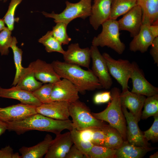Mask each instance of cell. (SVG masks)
Instances as JSON below:
<instances>
[{"instance_id": "cell-44", "label": "cell", "mask_w": 158, "mask_h": 158, "mask_svg": "<svg viewBox=\"0 0 158 158\" xmlns=\"http://www.w3.org/2000/svg\"><path fill=\"white\" fill-rule=\"evenodd\" d=\"M150 32L153 36L154 37H158V24H153L149 26Z\"/></svg>"}, {"instance_id": "cell-36", "label": "cell", "mask_w": 158, "mask_h": 158, "mask_svg": "<svg viewBox=\"0 0 158 158\" xmlns=\"http://www.w3.org/2000/svg\"><path fill=\"white\" fill-rule=\"evenodd\" d=\"M23 0H11L8 10L3 19L7 25L8 29L11 31L14 29L15 13L18 5Z\"/></svg>"}, {"instance_id": "cell-11", "label": "cell", "mask_w": 158, "mask_h": 158, "mask_svg": "<svg viewBox=\"0 0 158 158\" xmlns=\"http://www.w3.org/2000/svg\"><path fill=\"white\" fill-rule=\"evenodd\" d=\"M132 63L133 70L130 77L133 85L131 92L147 97L158 94V88L146 80L142 71L136 62Z\"/></svg>"}, {"instance_id": "cell-16", "label": "cell", "mask_w": 158, "mask_h": 158, "mask_svg": "<svg viewBox=\"0 0 158 158\" xmlns=\"http://www.w3.org/2000/svg\"><path fill=\"white\" fill-rule=\"evenodd\" d=\"M56 135L51 143L45 158H65L73 144L70 131Z\"/></svg>"}, {"instance_id": "cell-1", "label": "cell", "mask_w": 158, "mask_h": 158, "mask_svg": "<svg viewBox=\"0 0 158 158\" xmlns=\"http://www.w3.org/2000/svg\"><path fill=\"white\" fill-rule=\"evenodd\" d=\"M6 123L7 130L19 135L31 130L50 132L56 135L65 129L70 131L73 128L69 119L57 120L37 113L21 121Z\"/></svg>"}, {"instance_id": "cell-8", "label": "cell", "mask_w": 158, "mask_h": 158, "mask_svg": "<svg viewBox=\"0 0 158 158\" xmlns=\"http://www.w3.org/2000/svg\"><path fill=\"white\" fill-rule=\"evenodd\" d=\"M90 48L92 61L91 70L98 78L102 88L106 89H110L113 82L106 61L97 47L92 45Z\"/></svg>"}, {"instance_id": "cell-45", "label": "cell", "mask_w": 158, "mask_h": 158, "mask_svg": "<svg viewBox=\"0 0 158 158\" xmlns=\"http://www.w3.org/2000/svg\"><path fill=\"white\" fill-rule=\"evenodd\" d=\"M7 130V125L6 123L0 120V136Z\"/></svg>"}, {"instance_id": "cell-4", "label": "cell", "mask_w": 158, "mask_h": 158, "mask_svg": "<svg viewBox=\"0 0 158 158\" xmlns=\"http://www.w3.org/2000/svg\"><path fill=\"white\" fill-rule=\"evenodd\" d=\"M101 32L93 38L92 45L97 47H107L119 54H122L126 48L125 44L120 38V30L118 20L109 18L102 25Z\"/></svg>"}, {"instance_id": "cell-32", "label": "cell", "mask_w": 158, "mask_h": 158, "mask_svg": "<svg viewBox=\"0 0 158 158\" xmlns=\"http://www.w3.org/2000/svg\"><path fill=\"white\" fill-rule=\"evenodd\" d=\"M116 150L104 146L93 145L85 158H116Z\"/></svg>"}, {"instance_id": "cell-30", "label": "cell", "mask_w": 158, "mask_h": 158, "mask_svg": "<svg viewBox=\"0 0 158 158\" xmlns=\"http://www.w3.org/2000/svg\"><path fill=\"white\" fill-rule=\"evenodd\" d=\"M141 119H146L151 116H158V94L146 98Z\"/></svg>"}, {"instance_id": "cell-34", "label": "cell", "mask_w": 158, "mask_h": 158, "mask_svg": "<svg viewBox=\"0 0 158 158\" xmlns=\"http://www.w3.org/2000/svg\"><path fill=\"white\" fill-rule=\"evenodd\" d=\"M11 31L6 27L0 32V53L1 56L7 55L9 53V48L13 40Z\"/></svg>"}, {"instance_id": "cell-25", "label": "cell", "mask_w": 158, "mask_h": 158, "mask_svg": "<svg viewBox=\"0 0 158 158\" xmlns=\"http://www.w3.org/2000/svg\"><path fill=\"white\" fill-rule=\"evenodd\" d=\"M42 84L36 79L29 64L27 67L24 68L16 85L13 86L32 92L40 87Z\"/></svg>"}, {"instance_id": "cell-28", "label": "cell", "mask_w": 158, "mask_h": 158, "mask_svg": "<svg viewBox=\"0 0 158 158\" xmlns=\"http://www.w3.org/2000/svg\"><path fill=\"white\" fill-rule=\"evenodd\" d=\"M38 42L43 44L48 53L57 52L63 54L65 52L62 44L53 35L51 31H48L39 39Z\"/></svg>"}, {"instance_id": "cell-5", "label": "cell", "mask_w": 158, "mask_h": 158, "mask_svg": "<svg viewBox=\"0 0 158 158\" xmlns=\"http://www.w3.org/2000/svg\"><path fill=\"white\" fill-rule=\"evenodd\" d=\"M69 109L73 127L79 131L90 128L101 129L107 125L95 118L89 108L79 99L70 103Z\"/></svg>"}, {"instance_id": "cell-27", "label": "cell", "mask_w": 158, "mask_h": 158, "mask_svg": "<svg viewBox=\"0 0 158 158\" xmlns=\"http://www.w3.org/2000/svg\"><path fill=\"white\" fill-rule=\"evenodd\" d=\"M101 129L106 135L104 146L116 150L121 145L124 140L116 129L107 125Z\"/></svg>"}, {"instance_id": "cell-33", "label": "cell", "mask_w": 158, "mask_h": 158, "mask_svg": "<svg viewBox=\"0 0 158 158\" xmlns=\"http://www.w3.org/2000/svg\"><path fill=\"white\" fill-rule=\"evenodd\" d=\"M68 24L63 22L57 23L56 25L53 27L51 31L53 36L62 45L68 44L71 40L67 33Z\"/></svg>"}, {"instance_id": "cell-49", "label": "cell", "mask_w": 158, "mask_h": 158, "mask_svg": "<svg viewBox=\"0 0 158 158\" xmlns=\"http://www.w3.org/2000/svg\"></svg>"}, {"instance_id": "cell-15", "label": "cell", "mask_w": 158, "mask_h": 158, "mask_svg": "<svg viewBox=\"0 0 158 158\" xmlns=\"http://www.w3.org/2000/svg\"><path fill=\"white\" fill-rule=\"evenodd\" d=\"M63 55L66 63L89 68L91 58L90 48H81L78 43H72Z\"/></svg>"}, {"instance_id": "cell-2", "label": "cell", "mask_w": 158, "mask_h": 158, "mask_svg": "<svg viewBox=\"0 0 158 158\" xmlns=\"http://www.w3.org/2000/svg\"><path fill=\"white\" fill-rule=\"evenodd\" d=\"M51 63L61 78L71 82L81 94H84L86 91H94L102 88L91 69L85 70L79 66L58 60L54 61Z\"/></svg>"}, {"instance_id": "cell-24", "label": "cell", "mask_w": 158, "mask_h": 158, "mask_svg": "<svg viewBox=\"0 0 158 158\" xmlns=\"http://www.w3.org/2000/svg\"><path fill=\"white\" fill-rule=\"evenodd\" d=\"M137 5L142 11V24L158 23V0H137Z\"/></svg>"}, {"instance_id": "cell-42", "label": "cell", "mask_w": 158, "mask_h": 158, "mask_svg": "<svg viewBox=\"0 0 158 158\" xmlns=\"http://www.w3.org/2000/svg\"><path fill=\"white\" fill-rule=\"evenodd\" d=\"M150 54L152 57L154 63L158 65V37H155L151 46Z\"/></svg>"}, {"instance_id": "cell-48", "label": "cell", "mask_w": 158, "mask_h": 158, "mask_svg": "<svg viewBox=\"0 0 158 158\" xmlns=\"http://www.w3.org/2000/svg\"><path fill=\"white\" fill-rule=\"evenodd\" d=\"M8 0H0V1H3L4 2H6V1H7Z\"/></svg>"}, {"instance_id": "cell-41", "label": "cell", "mask_w": 158, "mask_h": 158, "mask_svg": "<svg viewBox=\"0 0 158 158\" xmlns=\"http://www.w3.org/2000/svg\"><path fill=\"white\" fill-rule=\"evenodd\" d=\"M84 155L73 144L66 154L65 158H83Z\"/></svg>"}, {"instance_id": "cell-17", "label": "cell", "mask_w": 158, "mask_h": 158, "mask_svg": "<svg viewBox=\"0 0 158 158\" xmlns=\"http://www.w3.org/2000/svg\"><path fill=\"white\" fill-rule=\"evenodd\" d=\"M113 0H94L92 5L89 21L95 30L110 18Z\"/></svg>"}, {"instance_id": "cell-35", "label": "cell", "mask_w": 158, "mask_h": 158, "mask_svg": "<svg viewBox=\"0 0 158 158\" xmlns=\"http://www.w3.org/2000/svg\"><path fill=\"white\" fill-rule=\"evenodd\" d=\"M54 84L45 83L32 92V93L42 103L50 102L51 95Z\"/></svg>"}, {"instance_id": "cell-6", "label": "cell", "mask_w": 158, "mask_h": 158, "mask_svg": "<svg viewBox=\"0 0 158 158\" xmlns=\"http://www.w3.org/2000/svg\"><path fill=\"white\" fill-rule=\"evenodd\" d=\"M65 3V8L60 13H55L54 11L51 13L42 11V13L46 17L54 19L56 23L63 22L68 24L75 18L85 19L90 15L92 0H80L76 3L67 1Z\"/></svg>"}, {"instance_id": "cell-23", "label": "cell", "mask_w": 158, "mask_h": 158, "mask_svg": "<svg viewBox=\"0 0 158 158\" xmlns=\"http://www.w3.org/2000/svg\"><path fill=\"white\" fill-rule=\"evenodd\" d=\"M53 140L47 134L44 139L36 145L31 147L23 146L19 149L21 158H41L47 152Z\"/></svg>"}, {"instance_id": "cell-22", "label": "cell", "mask_w": 158, "mask_h": 158, "mask_svg": "<svg viewBox=\"0 0 158 158\" xmlns=\"http://www.w3.org/2000/svg\"><path fill=\"white\" fill-rule=\"evenodd\" d=\"M155 149L154 147H143L135 146L126 140L116 150V158H141L148 152Z\"/></svg>"}, {"instance_id": "cell-40", "label": "cell", "mask_w": 158, "mask_h": 158, "mask_svg": "<svg viewBox=\"0 0 158 158\" xmlns=\"http://www.w3.org/2000/svg\"><path fill=\"white\" fill-rule=\"evenodd\" d=\"M0 158H21V156L18 152L14 153L13 149L8 145L0 150Z\"/></svg>"}, {"instance_id": "cell-14", "label": "cell", "mask_w": 158, "mask_h": 158, "mask_svg": "<svg viewBox=\"0 0 158 158\" xmlns=\"http://www.w3.org/2000/svg\"><path fill=\"white\" fill-rule=\"evenodd\" d=\"M120 30L129 32L133 37L139 32L142 23V13L140 6L137 5L118 20Z\"/></svg>"}, {"instance_id": "cell-18", "label": "cell", "mask_w": 158, "mask_h": 158, "mask_svg": "<svg viewBox=\"0 0 158 158\" xmlns=\"http://www.w3.org/2000/svg\"><path fill=\"white\" fill-rule=\"evenodd\" d=\"M120 98L121 106L128 109L129 112L139 122L141 119L146 97L127 90L121 92Z\"/></svg>"}, {"instance_id": "cell-7", "label": "cell", "mask_w": 158, "mask_h": 158, "mask_svg": "<svg viewBox=\"0 0 158 158\" xmlns=\"http://www.w3.org/2000/svg\"><path fill=\"white\" fill-rule=\"evenodd\" d=\"M102 54L110 75L121 86L122 91L128 90V82L133 70L132 63L127 59L116 60L106 52Z\"/></svg>"}, {"instance_id": "cell-47", "label": "cell", "mask_w": 158, "mask_h": 158, "mask_svg": "<svg viewBox=\"0 0 158 158\" xmlns=\"http://www.w3.org/2000/svg\"><path fill=\"white\" fill-rule=\"evenodd\" d=\"M150 158H158V152H156L153 154L151 155L150 156Z\"/></svg>"}, {"instance_id": "cell-3", "label": "cell", "mask_w": 158, "mask_h": 158, "mask_svg": "<svg viewBox=\"0 0 158 158\" xmlns=\"http://www.w3.org/2000/svg\"><path fill=\"white\" fill-rule=\"evenodd\" d=\"M110 91L111 99L106 108L100 112L92 114L97 119L108 122L118 131L124 141L126 140V123L122 109L121 90L114 87Z\"/></svg>"}, {"instance_id": "cell-37", "label": "cell", "mask_w": 158, "mask_h": 158, "mask_svg": "<svg viewBox=\"0 0 158 158\" xmlns=\"http://www.w3.org/2000/svg\"><path fill=\"white\" fill-rule=\"evenodd\" d=\"M154 121L151 127L143 132L144 138L147 141L156 142L158 140V116H153Z\"/></svg>"}, {"instance_id": "cell-20", "label": "cell", "mask_w": 158, "mask_h": 158, "mask_svg": "<svg viewBox=\"0 0 158 158\" xmlns=\"http://www.w3.org/2000/svg\"><path fill=\"white\" fill-rule=\"evenodd\" d=\"M0 97L16 99L21 103L36 107L42 104L32 92L13 86L9 88H3L0 86Z\"/></svg>"}, {"instance_id": "cell-26", "label": "cell", "mask_w": 158, "mask_h": 158, "mask_svg": "<svg viewBox=\"0 0 158 158\" xmlns=\"http://www.w3.org/2000/svg\"><path fill=\"white\" fill-rule=\"evenodd\" d=\"M137 0H113L110 18L116 19L137 5Z\"/></svg>"}, {"instance_id": "cell-13", "label": "cell", "mask_w": 158, "mask_h": 158, "mask_svg": "<svg viewBox=\"0 0 158 158\" xmlns=\"http://www.w3.org/2000/svg\"><path fill=\"white\" fill-rule=\"evenodd\" d=\"M122 109L127 124V140L130 143L135 146L149 147L150 144L144 137L143 133L139 128L138 122L136 119L126 108L122 106Z\"/></svg>"}, {"instance_id": "cell-38", "label": "cell", "mask_w": 158, "mask_h": 158, "mask_svg": "<svg viewBox=\"0 0 158 158\" xmlns=\"http://www.w3.org/2000/svg\"><path fill=\"white\" fill-rule=\"evenodd\" d=\"M93 133L91 140L93 145L97 146H104L106 135L101 129L92 128Z\"/></svg>"}, {"instance_id": "cell-12", "label": "cell", "mask_w": 158, "mask_h": 158, "mask_svg": "<svg viewBox=\"0 0 158 158\" xmlns=\"http://www.w3.org/2000/svg\"><path fill=\"white\" fill-rule=\"evenodd\" d=\"M70 103L65 101H52L42 103L36 107L38 113L47 117L60 120L69 119Z\"/></svg>"}, {"instance_id": "cell-43", "label": "cell", "mask_w": 158, "mask_h": 158, "mask_svg": "<svg viewBox=\"0 0 158 158\" xmlns=\"http://www.w3.org/2000/svg\"><path fill=\"white\" fill-rule=\"evenodd\" d=\"M79 131L81 137L84 140L91 141L93 133L92 128L87 129Z\"/></svg>"}, {"instance_id": "cell-9", "label": "cell", "mask_w": 158, "mask_h": 158, "mask_svg": "<svg viewBox=\"0 0 158 158\" xmlns=\"http://www.w3.org/2000/svg\"><path fill=\"white\" fill-rule=\"evenodd\" d=\"M36 107L21 103L0 107V120L6 123L21 121L37 113Z\"/></svg>"}, {"instance_id": "cell-31", "label": "cell", "mask_w": 158, "mask_h": 158, "mask_svg": "<svg viewBox=\"0 0 158 158\" xmlns=\"http://www.w3.org/2000/svg\"><path fill=\"white\" fill-rule=\"evenodd\" d=\"M70 132L73 144L83 153L84 157H86L93 145V144L91 141L84 140L81 137L80 131L75 128L73 127Z\"/></svg>"}, {"instance_id": "cell-19", "label": "cell", "mask_w": 158, "mask_h": 158, "mask_svg": "<svg viewBox=\"0 0 158 158\" xmlns=\"http://www.w3.org/2000/svg\"><path fill=\"white\" fill-rule=\"evenodd\" d=\"M36 79L43 83H54L61 79L51 64L38 59L30 63Z\"/></svg>"}, {"instance_id": "cell-46", "label": "cell", "mask_w": 158, "mask_h": 158, "mask_svg": "<svg viewBox=\"0 0 158 158\" xmlns=\"http://www.w3.org/2000/svg\"><path fill=\"white\" fill-rule=\"evenodd\" d=\"M5 23L3 19L0 18V32L6 28Z\"/></svg>"}, {"instance_id": "cell-10", "label": "cell", "mask_w": 158, "mask_h": 158, "mask_svg": "<svg viewBox=\"0 0 158 158\" xmlns=\"http://www.w3.org/2000/svg\"><path fill=\"white\" fill-rule=\"evenodd\" d=\"M78 90L71 82L63 78L54 84L51 95L52 101H65L69 103L79 99Z\"/></svg>"}, {"instance_id": "cell-39", "label": "cell", "mask_w": 158, "mask_h": 158, "mask_svg": "<svg viewBox=\"0 0 158 158\" xmlns=\"http://www.w3.org/2000/svg\"><path fill=\"white\" fill-rule=\"evenodd\" d=\"M111 99V91H104L96 93L93 97V102L97 104L109 102Z\"/></svg>"}, {"instance_id": "cell-21", "label": "cell", "mask_w": 158, "mask_h": 158, "mask_svg": "<svg viewBox=\"0 0 158 158\" xmlns=\"http://www.w3.org/2000/svg\"><path fill=\"white\" fill-rule=\"evenodd\" d=\"M150 25L142 24L138 34L133 37L130 43L129 48L130 51H139L142 53L147 51L155 38L150 32Z\"/></svg>"}, {"instance_id": "cell-29", "label": "cell", "mask_w": 158, "mask_h": 158, "mask_svg": "<svg viewBox=\"0 0 158 158\" xmlns=\"http://www.w3.org/2000/svg\"><path fill=\"white\" fill-rule=\"evenodd\" d=\"M17 43L16 37H13V41L10 47L13 53L16 69L15 75L12 84L13 86H15L16 85L19 78L24 68L22 64L23 51L17 46Z\"/></svg>"}]
</instances>
